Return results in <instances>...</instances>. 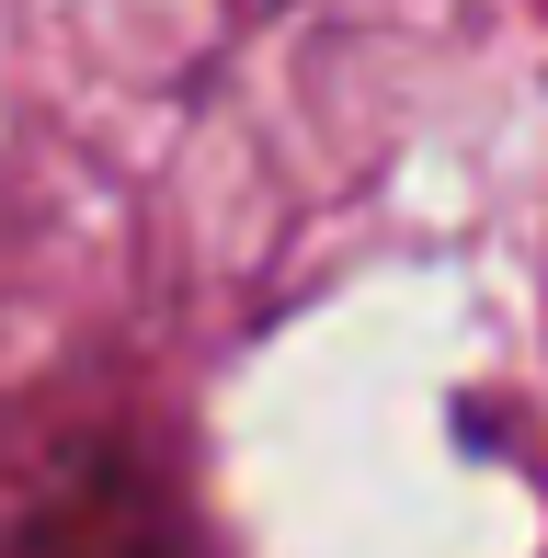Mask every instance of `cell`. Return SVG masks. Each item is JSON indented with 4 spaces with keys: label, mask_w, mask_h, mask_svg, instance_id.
<instances>
[{
    "label": "cell",
    "mask_w": 548,
    "mask_h": 558,
    "mask_svg": "<svg viewBox=\"0 0 548 558\" xmlns=\"http://www.w3.org/2000/svg\"><path fill=\"white\" fill-rule=\"evenodd\" d=\"M23 558H160V547H148V513H138V490H127V468L104 456V468H81V478L35 513Z\"/></svg>",
    "instance_id": "6da1fadb"
}]
</instances>
